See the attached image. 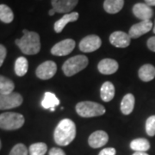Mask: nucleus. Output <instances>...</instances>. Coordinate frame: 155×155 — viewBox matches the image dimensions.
Instances as JSON below:
<instances>
[{"instance_id": "423d86ee", "label": "nucleus", "mask_w": 155, "mask_h": 155, "mask_svg": "<svg viewBox=\"0 0 155 155\" xmlns=\"http://www.w3.org/2000/svg\"><path fill=\"white\" fill-rule=\"evenodd\" d=\"M22 97L17 92L0 94V110H10L20 106L22 104Z\"/></svg>"}, {"instance_id": "f257e3e1", "label": "nucleus", "mask_w": 155, "mask_h": 155, "mask_svg": "<svg viewBox=\"0 0 155 155\" xmlns=\"http://www.w3.org/2000/svg\"><path fill=\"white\" fill-rule=\"evenodd\" d=\"M76 126L75 123L70 119H63L55 127L54 138V141L59 146H67L75 139Z\"/></svg>"}, {"instance_id": "f8f14e48", "label": "nucleus", "mask_w": 155, "mask_h": 155, "mask_svg": "<svg viewBox=\"0 0 155 155\" xmlns=\"http://www.w3.org/2000/svg\"><path fill=\"white\" fill-rule=\"evenodd\" d=\"M130 41L131 37L129 35L122 31H116L111 34L110 36V42L116 48H127L130 44Z\"/></svg>"}, {"instance_id": "72a5a7b5", "label": "nucleus", "mask_w": 155, "mask_h": 155, "mask_svg": "<svg viewBox=\"0 0 155 155\" xmlns=\"http://www.w3.org/2000/svg\"><path fill=\"white\" fill-rule=\"evenodd\" d=\"M133 155H149L145 152H135Z\"/></svg>"}, {"instance_id": "412c9836", "label": "nucleus", "mask_w": 155, "mask_h": 155, "mask_svg": "<svg viewBox=\"0 0 155 155\" xmlns=\"http://www.w3.org/2000/svg\"><path fill=\"white\" fill-rule=\"evenodd\" d=\"M134 97L131 93H128L123 97L121 103V110L124 115H129L132 113L134 107Z\"/></svg>"}, {"instance_id": "9b49d317", "label": "nucleus", "mask_w": 155, "mask_h": 155, "mask_svg": "<svg viewBox=\"0 0 155 155\" xmlns=\"http://www.w3.org/2000/svg\"><path fill=\"white\" fill-rule=\"evenodd\" d=\"M53 9L58 13H71L78 3V0H52Z\"/></svg>"}, {"instance_id": "473e14b6", "label": "nucleus", "mask_w": 155, "mask_h": 155, "mask_svg": "<svg viewBox=\"0 0 155 155\" xmlns=\"http://www.w3.org/2000/svg\"><path fill=\"white\" fill-rule=\"evenodd\" d=\"M145 4H147L148 6H155V0H145Z\"/></svg>"}, {"instance_id": "e433bc0d", "label": "nucleus", "mask_w": 155, "mask_h": 155, "mask_svg": "<svg viewBox=\"0 0 155 155\" xmlns=\"http://www.w3.org/2000/svg\"><path fill=\"white\" fill-rule=\"evenodd\" d=\"M1 147H2V143H1V140H0V149H1Z\"/></svg>"}, {"instance_id": "c9c22d12", "label": "nucleus", "mask_w": 155, "mask_h": 155, "mask_svg": "<svg viewBox=\"0 0 155 155\" xmlns=\"http://www.w3.org/2000/svg\"><path fill=\"white\" fill-rule=\"evenodd\" d=\"M153 33L155 34V21H154V24H153Z\"/></svg>"}, {"instance_id": "4468645a", "label": "nucleus", "mask_w": 155, "mask_h": 155, "mask_svg": "<svg viewBox=\"0 0 155 155\" xmlns=\"http://www.w3.org/2000/svg\"><path fill=\"white\" fill-rule=\"evenodd\" d=\"M133 13L135 17L141 21L150 20L153 16V9L147 4L143 3H138L134 5L133 7Z\"/></svg>"}, {"instance_id": "cd10ccee", "label": "nucleus", "mask_w": 155, "mask_h": 155, "mask_svg": "<svg viewBox=\"0 0 155 155\" xmlns=\"http://www.w3.org/2000/svg\"><path fill=\"white\" fill-rule=\"evenodd\" d=\"M10 155H28V149L25 145L19 143L13 147Z\"/></svg>"}, {"instance_id": "c756f323", "label": "nucleus", "mask_w": 155, "mask_h": 155, "mask_svg": "<svg viewBox=\"0 0 155 155\" xmlns=\"http://www.w3.org/2000/svg\"><path fill=\"white\" fill-rule=\"evenodd\" d=\"M116 151L115 148L113 147H107V148H104L99 153L98 155H116Z\"/></svg>"}, {"instance_id": "a211bd4d", "label": "nucleus", "mask_w": 155, "mask_h": 155, "mask_svg": "<svg viewBox=\"0 0 155 155\" xmlns=\"http://www.w3.org/2000/svg\"><path fill=\"white\" fill-rule=\"evenodd\" d=\"M101 98L104 102H110L115 97V86L111 82H104L100 90Z\"/></svg>"}, {"instance_id": "1a4fd4ad", "label": "nucleus", "mask_w": 155, "mask_h": 155, "mask_svg": "<svg viewBox=\"0 0 155 155\" xmlns=\"http://www.w3.org/2000/svg\"><path fill=\"white\" fill-rule=\"evenodd\" d=\"M75 48V41L72 39H66L56 43L51 49V54L55 56L70 54Z\"/></svg>"}, {"instance_id": "f03ea898", "label": "nucleus", "mask_w": 155, "mask_h": 155, "mask_svg": "<svg viewBox=\"0 0 155 155\" xmlns=\"http://www.w3.org/2000/svg\"><path fill=\"white\" fill-rule=\"evenodd\" d=\"M22 33V38L17 39L15 43L24 54L33 55L38 54L41 50L40 35L36 32L28 31L27 29H23Z\"/></svg>"}, {"instance_id": "20e7f679", "label": "nucleus", "mask_w": 155, "mask_h": 155, "mask_svg": "<svg viewBox=\"0 0 155 155\" xmlns=\"http://www.w3.org/2000/svg\"><path fill=\"white\" fill-rule=\"evenodd\" d=\"M76 111L78 115L81 117L90 118L104 115L106 112V110L104 106L98 103L84 101L78 103L76 105Z\"/></svg>"}, {"instance_id": "2f4dec72", "label": "nucleus", "mask_w": 155, "mask_h": 155, "mask_svg": "<svg viewBox=\"0 0 155 155\" xmlns=\"http://www.w3.org/2000/svg\"><path fill=\"white\" fill-rule=\"evenodd\" d=\"M49 155H66L65 152L61 148L58 147H53L49 151Z\"/></svg>"}, {"instance_id": "bb28decb", "label": "nucleus", "mask_w": 155, "mask_h": 155, "mask_svg": "<svg viewBox=\"0 0 155 155\" xmlns=\"http://www.w3.org/2000/svg\"><path fill=\"white\" fill-rule=\"evenodd\" d=\"M146 132L149 136L155 135V116H152L147 118L146 122Z\"/></svg>"}, {"instance_id": "0eeeda50", "label": "nucleus", "mask_w": 155, "mask_h": 155, "mask_svg": "<svg viewBox=\"0 0 155 155\" xmlns=\"http://www.w3.org/2000/svg\"><path fill=\"white\" fill-rule=\"evenodd\" d=\"M102 45L99 36L96 35H90L85 36L79 42V49L84 53H91L97 50Z\"/></svg>"}, {"instance_id": "393cba45", "label": "nucleus", "mask_w": 155, "mask_h": 155, "mask_svg": "<svg viewBox=\"0 0 155 155\" xmlns=\"http://www.w3.org/2000/svg\"><path fill=\"white\" fill-rule=\"evenodd\" d=\"M14 19V14L9 6L0 5V21L5 23H11Z\"/></svg>"}, {"instance_id": "6e6552de", "label": "nucleus", "mask_w": 155, "mask_h": 155, "mask_svg": "<svg viewBox=\"0 0 155 155\" xmlns=\"http://www.w3.org/2000/svg\"><path fill=\"white\" fill-rule=\"evenodd\" d=\"M57 72V66L54 61H48L41 63L36 69V76L43 80L52 78Z\"/></svg>"}, {"instance_id": "dca6fc26", "label": "nucleus", "mask_w": 155, "mask_h": 155, "mask_svg": "<svg viewBox=\"0 0 155 155\" xmlns=\"http://www.w3.org/2000/svg\"><path fill=\"white\" fill-rule=\"evenodd\" d=\"M78 19V12H71L65 14L61 19L56 21L54 23V31L56 33H61V31L64 29L67 23L72 22H76Z\"/></svg>"}, {"instance_id": "b1692460", "label": "nucleus", "mask_w": 155, "mask_h": 155, "mask_svg": "<svg viewBox=\"0 0 155 155\" xmlns=\"http://www.w3.org/2000/svg\"><path fill=\"white\" fill-rule=\"evenodd\" d=\"M15 84L10 78L0 75V94H9L13 92Z\"/></svg>"}, {"instance_id": "7c9ffc66", "label": "nucleus", "mask_w": 155, "mask_h": 155, "mask_svg": "<svg viewBox=\"0 0 155 155\" xmlns=\"http://www.w3.org/2000/svg\"><path fill=\"white\" fill-rule=\"evenodd\" d=\"M147 48H148L151 51L155 52V36L150 37V38L147 40Z\"/></svg>"}, {"instance_id": "c85d7f7f", "label": "nucleus", "mask_w": 155, "mask_h": 155, "mask_svg": "<svg viewBox=\"0 0 155 155\" xmlns=\"http://www.w3.org/2000/svg\"><path fill=\"white\" fill-rule=\"evenodd\" d=\"M6 54H7V51H6L5 47L0 44V67H2V65L5 61Z\"/></svg>"}, {"instance_id": "39448f33", "label": "nucleus", "mask_w": 155, "mask_h": 155, "mask_svg": "<svg viewBox=\"0 0 155 155\" xmlns=\"http://www.w3.org/2000/svg\"><path fill=\"white\" fill-rule=\"evenodd\" d=\"M24 117L19 113L5 112L0 115V128L5 130H16L24 124Z\"/></svg>"}, {"instance_id": "6ab92c4d", "label": "nucleus", "mask_w": 155, "mask_h": 155, "mask_svg": "<svg viewBox=\"0 0 155 155\" xmlns=\"http://www.w3.org/2000/svg\"><path fill=\"white\" fill-rule=\"evenodd\" d=\"M124 5V0H104V8L109 14H116L122 10Z\"/></svg>"}, {"instance_id": "f3484780", "label": "nucleus", "mask_w": 155, "mask_h": 155, "mask_svg": "<svg viewBox=\"0 0 155 155\" xmlns=\"http://www.w3.org/2000/svg\"><path fill=\"white\" fill-rule=\"evenodd\" d=\"M139 78L144 81L149 82L155 78V67L151 64H146L139 69Z\"/></svg>"}, {"instance_id": "2eb2a0df", "label": "nucleus", "mask_w": 155, "mask_h": 155, "mask_svg": "<svg viewBox=\"0 0 155 155\" xmlns=\"http://www.w3.org/2000/svg\"><path fill=\"white\" fill-rule=\"evenodd\" d=\"M97 68L102 74L110 75V74L115 73L118 70L119 65L117 61L113 59H104L98 63Z\"/></svg>"}, {"instance_id": "4be33fe9", "label": "nucleus", "mask_w": 155, "mask_h": 155, "mask_svg": "<svg viewBox=\"0 0 155 155\" xmlns=\"http://www.w3.org/2000/svg\"><path fill=\"white\" fill-rule=\"evenodd\" d=\"M28 69V62L25 57L17 58L15 62V72L18 77L24 76Z\"/></svg>"}, {"instance_id": "5701e85b", "label": "nucleus", "mask_w": 155, "mask_h": 155, "mask_svg": "<svg viewBox=\"0 0 155 155\" xmlns=\"http://www.w3.org/2000/svg\"><path fill=\"white\" fill-rule=\"evenodd\" d=\"M130 147H131V149L135 152H145L146 153L147 150H149L150 143L147 139H135L131 141Z\"/></svg>"}, {"instance_id": "ddd939ff", "label": "nucleus", "mask_w": 155, "mask_h": 155, "mask_svg": "<svg viewBox=\"0 0 155 155\" xmlns=\"http://www.w3.org/2000/svg\"><path fill=\"white\" fill-rule=\"evenodd\" d=\"M108 140H109L108 134L102 130H97L90 135L88 143L92 148H99L107 144Z\"/></svg>"}, {"instance_id": "9d476101", "label": "nucleus", "mask_w": 155, "mask_h": 155, "mask_svg": "<svg viewBox=\"0 0 155 155\" xmlns=\"http://www.w3.org/2000/svg\"><path fill=\"white\" fill-rule=\"evenodd\" d=\"M153 28V22H151V20L141 21V22H138V23L134 24L129 29L128 35H129V36L131 38H139L141 35L149 32Z\"/></svg>"}, {"instance_id": "aec40b11", "label": "nucleus", "mask_w": 155, "mask_h": 155, "mask_svg": "<svg viewBox=\"0 0 155 155\" xmlns=\"http://www.w3.org/2000/svg\"><path fill=\"white\" fill-rule=\"evenodd\" d=\"M60 104V100L53 92H45L44 97L41 101V106L46 110H51Z\"/></svg>"}, {"instance_id": "f704fd0d", "label": "nucleus", "mask_w": 155, "mask_h": 155, "mask_svg": "<svg viewBox=\"0 0 155 155\" xmlns=\"http://www.w3.org/2000/svg\"><path fill=\"white\" fill-rule=\"evenodd\" d=\"M55 12H56V11H54V10L53 9V8H52V9H51V10L48 11V15H49V16H54V15L55 14Z\"/></svg>"}, {"instance_id": "a878e982", "label": "nucleus", "mask_w": 155, "mask_h": 155, "mask_svg": "<svg viewBox=\"0 0 155 155\" xmlns=\"http://www.w3.org/2000/svg\"><path fill=\"white\" fill-rule=\"evenodd\" d=\"M47 151L48 147L43 142L34 143L29 147V155H45Z\"/></svg>"}, {"instance_id": "7ed1b4c3", "label": "nucleus", "mask_w": 155, "mask_h": 155, "mask_svg": "<svg viewBox=\"0 0 155 155\" xmlns=\"http://www.w3.org/2000/svg\"><path fill=\"white\" fill-rule=\"evenodd\" d=\"M88 58L84 55H75L68 59L62 66V70L67 77H72L88 66Z\"/></svg>"}]
</instances>
